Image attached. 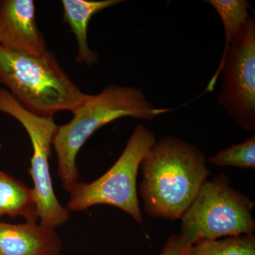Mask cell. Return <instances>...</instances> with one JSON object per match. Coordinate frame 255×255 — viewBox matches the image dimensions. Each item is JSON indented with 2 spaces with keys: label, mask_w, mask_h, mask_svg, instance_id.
Wrapping results in <instances>:
<instances>
[{
  "label": "cell",
  "mask_w": 255,
  "mask_h": 255,
  "mask_svg": "<svg viewBox=\"0 0 255 255\" xmlns=\"http://www.w3.org/2000/svg\"><path fill=\"white\" fill-rule=\"evenodd\" d=\"M140 168L144 211L156 219H182L210 176L202 150L174 135L156 140Z\"/></svg>",
  "instance_id": "6da1fadb"
},
{
  "label": "cell",
  "mask_w": 255,
  "mask_h": 255,
  "mask_svg": "<svg viewBox=\"0 0 255 255\" xmlns=\"http://www.w3.org/2000/svg\"><path fill=\"white\" fill-rule=\"evenodd\" d=\"M172 110L158 108L135 87L112 85L88 95L68 124L58 127L52 145L56 152L58 175L69 194L78 185L79 151L97 130L124 117L152 120Z\"/></svg>",
  "instance_id": "7a4b0ae2"
},
{
  "label": "cell",
  "mask_w": 255,
  "mask_h": 255,
  "mask_svg": "<svg viewBox=\"0 0 255 255\" xmlns=\"http://www.w3.org/2000/svg\"><path fill=\"white\" fill-rule=\"evenodd\" d=\"M0 84L24 108L43 117L63 111L74 113L88 96L48 50L31 55L0 46Z\"/></svg>",
  "instance_id": "3957f363"
},
{
  "label": "cell",
  "mask_w": 255,
  "mask_h": 255,
  "mask_svg": "<svg viewBox=\"0 0 255 255\" xmlns=\"http://www.w3.org/2000/svg\"><path fill=\"white\" fill-rule=\"evenodd\" d=\"M255 203L224 174L208 179L183 216L178 236L187 247L204 241L255 234Z\"/></svg>",
  "instance_id": "277c9868"
},
{
  "label": "cell",
  "mask_w": 255,
  "mask_h": 255,
  "mask_svg": "<svg viewBox=\"0 0 255 255\" xmlns=\"http://www.w3.org/2000/svg\"><path fill=\"white\" fill-rule=\"evenodd\" d=\"M155 141L151 129L137 124L122 155L105 174L91 183H78L70 194L67 210L81 211L101 204L113 206L141 223L137 174L142 159Z\"/></svg>",
  "instance_id": "5b68a950"
},
{
  "label": "cell",
  "mask_w": 255,
  "mask_h": 255,
  "mask_svg": "<svg viewBox=\"0 0 255 255\" xmlns=\"http://www.w3.org/2000/svg\"><path fill=\"white\" fill-rule=\"evenodd\" d=\"M218 102L238 127L255 129V15L233 38L224 58L211 78L206 92H213L220 75Z\"/></svg>",
  "instance_id": "8992f818"
},
{
  "label": "cell",
  "mask_w": 255,
  "mask_h": 255,
  "mask_svg": "<svg viewBox=\"0 0 255 255\" xmlns=\"http://www.w3.org/2000/svg\"><path fill=\"white\" fill-rule=\"evenodd\" d=\"M0 112L16 119L31 139L33 156L28 172L34 184L40 225L55 230L69 219V211L57 199L50 177L51 145L58 127L53 117L26 110L6 88H0Z\"/></svg>",
  "instance_id": "52a82bcc"
},
{
  "label": "cell",
  "mask_w": 255,
  "mask_h": 255,
  "mask_svg": "<svg viewBox=\"0 0 255 255\" xmlns=\"http://www.w3.org/2000/svg\"><path fill=\"white\" fill-rule=\"evenodd\" d=\"M0 46L24 54L48 51L32 0H0Z\"/></svg>",
  "instance_id": "ba28073f"
},
{
  "label": "cell",
  "mask_w": 255,
  "mask_h": 255,
  "mask_svg": "<svg viewBox=\"0 0 255 255\" xmlns=\"http://www.w3.org/2000/svg\"><path fill=\"white\" fill-rule=\"evenodd\" d=\"M61 248L55 230L33 223L0 222V255H58Z\"/></svg>",
  "instance_id": "9c48e42d"
},
{
  "label": "cell",
  "mask_w": 255,
  "mask_h": 255,
  "mask_svg": "<svg viewBox=\"0 0 255 255\" xmlns=\"http://www.w3.org/2000/svg\"><path fill=\"white\" fill-rule=\"evenodd\" d=\"M122 0H63V18L76 38L78 63L91 66L98 62V55L90 49L88 26L92 16L102 10L123 2Z\"/></svg>",
  "instance_id": "30bf717a"
},
{
  "label": "cell",
  "mask_w": 255,
  "mask_h": 255,
  "mask_svg": "<svg viewBox=\"0 0 255 255\" xmlns=\"http://www.w3.org/2000/svg\"><path fill=\"white\" fill-rule=\"evenodd\" d=\"M22 216L27 223H36L38 206L33 189L0 170V217Z\"/></svg>",
  "instance_id": "8fae6325"
},
{
  "label": "cell",
  "mask_w": 255,
  "mask_h": 255,
  "mask_svg": "<svg viewBox=\"0 0 255 255\" xmlns=\"http://www.w3.org/2000/svg\"><path fill=\"white\" fill-rule=\"evenodd\" d=\"M222 21L225 31V46L221 60L224 58L233 38L253 14V8L246 0H209Z\"/></svg>",
  "instance_id": "7c38bea8"
},
{
  "label": "cell",
  "mask_w": 255,
  "mask_h": 255,
  "mask_svg": "<svg viewBox=\"0 0 255 255\" xmlns=\"http://www.w3.org/2000/svg\"><path fill=\"white\" fill-rule=\"evenodd\" d=\"M184 255H255V234L196 243Z\"/></svg>",
  "instance_id": "4fadbf2b"
},
{
  "label": "cell",
  "mask_w": 255,
  "mask_h": 255,
  "mask_svg": "<svg viewBox=\"0 0 255 255\" xmlns=\"http://www.w3.org/2000/svg\"><path fill=\"white\" fill-rule=\"evenodd\" d=\"M218 167H232L243 169H255V134L241 143L219 151L207 159Z\"/></svg>",
  "instance_id": "5bb4252c"
},
{
  "label": "cell",
  "mask_w": 255,
  "mask_h": 255,
  "mask_svg": "<svg viewBox=\"0 0 255 255\" xmlns=\"http://www.w3.org/2000/svg\"><path fill=\"white\" fill-rule=\"evenodd\" d=\"M187 248L178 235L173 234L167 238L158 255H184Z\"/></svg>",
  "instance_id": "9a60e30c"
},
{
  "label": "cell",
  "mask_w": 255,
  "mask_h": 255,
  "mask_svg": "<svg viewBox=\"0 0 255 255\" xmlns=\"http://www.w3.org/2000/svg\"><path fill=\"white\" fill-rule=\"evenodd\" d=\"M1 147H2V145H1V139H0V150H1Z\"/></svg>",
  "instance_id": "2e32d148"
}]
</instances>
